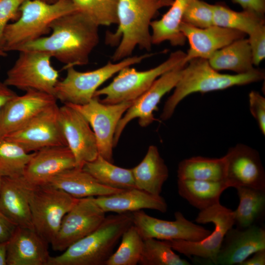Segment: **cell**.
<instances>
[{
    "instance_id": "6da1fadb",
    "label": "cell",
    "mask_w": 265,
    "mask_h": 265,
    "mask_svg": "<svg viewBox=\"0 0 265 265\" xmlns=\"http://www.w3.org/2000/svg\"><path fill=\"white\" fill-rule=\"evenodd\" d=\"M99 26L76 11L53 22L49 35L23 45L16 51H37L49 54L65 66H81L89 62L90 54L99 41Z\"/></svg>"
},
{
    "instance_id": "7a4b0ae2",
    "label": "cell",
    "mask_w": 265,
    "mask_h": 265,
    "mask_svg": "<svg viewBox=\"0 0 265 265\" xmlns=\"http://www.w3.org/2000/svg\"><path fill=\"white\" fill-rule=\"evenodd\" d=\"M173 0H119L118 27L106 34V42L117 46L111 59L117 62L131 56L136 47L150 51L153 45L151 23L159 11L170 6Z\"/></svg>"
},
{
    "instance_id": "3957f363",
    "label": "cell",
    "mask_w": 265,
    "mask_h": 265,
    "mask_svg": "<svg viewBox=\"0 0 265 265\" xmlns=\"http://www.w3.org/2000/svg\"><path fill=\"white\" fill-rule=\"evenodd\" d=\"M264 78L265 73L260 69L255 68L245 74H224L213 69L207 59H192L185 67L173 94L164 104L160 118L163 121L169 119L178 104L191 94L224 90L259 81Z\"/></svg>"
},
{
    "instance_id": "277c9868",
    "label": "cell",
    "mask_w": 265,
    "mask_h": 265,
    "mask_svg": "<svg viewBox=\"0 0 265 265\" xmlns=\"http://www.w3.org/2000/svg\"><path fill=\"white\" fill-rule=\"evenodd\" d=\"M132 224L131 212L106 216L92 233L59 255L51 256L48 265H105L122 234Z\"/></svg>"
},
{
    "instance_id": "5b68a950",
    "label": "cell",
    "mask_w": 265,
    "mask_h": 265,
    "mask_svg": "<svg viewBox=\"0 0 265 265\" xmlns=\"http://www.w3.org/2000/svg\"><path fill=\"white\" fill-rule=\"evenodd\" d=\"M76 11L71 0L49 3L42 0H26L20 8L17 20L6 26L1 49L17 51L21 46L37 40L51 32V26L59 17Z\"/></svg>"
},
{
    "instance_id": "8992f818",
    "label": "cell",
    "mask_w": 265,
    "mask_h": 265,
    "mask_svg": "<svg viewBox=\"0 0 265 265\" xmlns=\"http://www.w3.org/2000/svg\"><path fill=\"white\" fill-rule=\"evenodd\" d=\"M186 53L178 50L156 67L139 71L131 66L125 67L107 86L98 89L94 97L105 96L101 102L114 104L133 101L147 90L154 81L165 72L183 64L187 63Z\"/></svg>"
},
{
    "instance_id": "52a82bcc",
    "label": "cell",
    "mask_w": 265,
    "mask_h": 265,
    "mask_svg": "<svg viewBox=\"0 0 265 265\" xmlns=\"http://www.w3.org/2000/svg\"><path fill=\"white\" fill-rule=\"evenodd\" d=\"M152 54L130 56L117 62L108 61L103 66L87 72L74 67L66 69L65 78L57 83L54 96L64 104L83 105L88 103L104 82L123 68L139 63Z\"/></svg>"
},
{
    "instance_id": "ba28073f",
    "label": "cell",
    "mask_w": 265,
    "mask_h": 265,
    "mask_svg": "<svg viewBox=\"0 0 265 265\" xmlns=\"http://www.w3.org/2000/svg\"><path fill=\"white\" fill-rule=\"evenodd\" d=\"M78 199L48 184L32 186L29 202L34 230L51 244L64 216Z\"/></svg>"
},
{
    "instance_id": "9c48e42d",
    "label": "cell",
    "mask_w": 265,
    "mask_h": 265,
    "mask_svg": "<svg viewBox=\"0 0 265 265\" xmlns=\"http://www.w3.org/2000/svg\"><path fill=\"white\" fill-rule=\"evenodd\" d=\"M8 70L4 83L25 91L34 90L54 96L59 73L52 65V56L37 51H21Z\"/></svg>"
},
{
    "instance_id": "30bf717a",
    "label": "cell",
    "mask_w": 265,
    "mask_h": 265,
    "mask_svg": "<svg viewBox=\"0 0 265 265\" xmlns=\"http://www.w3.org/2000/svg\"><path fill=\"white\" fill-rule=\"evenodd\" d=\"M195 221L200 224L212 223L214 225V230L207 237L198 241L181 239L164 241L174 250L188 258L197 257L215 265L224 236L235 224L234 212L219 203L200 211Z\"/></svg>"
},
{
    "instance_id": "8fae6325",
    "label": "cell",
    "mask_w": 265,
    "mask_h": 265,
    "mask_svg": "<svg viewBox=\"0 0 265 265\" xmlns=\"http://www.w3.org/2000/svg\"><path fill=\"white\" fill-rule=\"evenodd\" d=\"M133 101L106 104L101 103L99 97H94L85 104H66L77 110L87 120L95 134L99 155L113 162L116 128Z\"/></svg>"
},
{
    "instance_id": "7c38bea8",
    "label": "cell",
    "mask_w": 265,
    "mask_h": 265,
    "mask_svg": "<svg viewBox=\"0 0 265 265\" xmlns=\"http://www.w3.org/2000/svg\"><path fill=\"white\" fill-rule=\"evenodd\" d=\"M56 102L49 106L27 123L4 137L28 153L54 146H67L59 122Z\"/></svg>"
},
{
    "instance_id": "4fadbf2b",
    "label": "cell",
    "mask_w": 265,
    "mask_h": 265,
    "mask_svg": "<svg viewBox=\"0 0 265 265\" xmlns=\"http://www.w3.org/2000/svg\"><path fill=\"white\" fill-rule=\"evenodd\" d=\"M94 197L78 199L65 214L51 243L53 250L62 252L92 233L103 222L106 212L95 201Z\"/></svg>"
},
{
    "instance_id": "5bb4252c",
    "label": "cell",
    "mask_w": 265,
    "mask_h": 265,
    "mask_svg": "<svg viewBox=\"0 0 265 265\" xmlns=\"http://www.w3.org/2000/svg\"><path fill=\"white\" fill-rule=\"evenodd\" d=\"M186 64L180 65L163 74L147 90L133 101L117 125L113 138L114 148L117 146L125 128L132 120L138 118L139 125L142 127H146L156 120L154 111L158 108L164 95L175 88Z\"/></svg>"
},
{
    "instance_id": "9a60e30c",
    "label": "cell",
    "mask_w": 265,
    "mask_h": 265,
    "mask_svg": "<svg viewBox=\"0 0 265 265\" xmlns=\"http://www.w3.org/2000/svg\"><path fill=\"white\" fill-rule=\"evenodd\" d=\"M131 213L132 224L143 239L153 238L161 240L181 239L198 241L207 237L212 232L188 220L180 212H175L173 221L152 217L142 210Z\"/></svg>"
},
{
    "instance_id": "2e32d148",
    "label": "cell",
    "mask_w": 265,
    "mask_h": 265,
    "mask_svg": "<svg viewBox=\"0 0 265 265\" xmlns=\"http://www.w3.org/2000/svg\"><path fill=\"white\" fill-rule=\"evenodd\" d=\"M58 118L67 145L74 155L76 168H82L99 155L95 134L84 117L68 105L59 107Z\"/></svg>"
},
{
    "instance_id": "e0dca14e",
    "label": "cell",
    "mask_w": 265,
    "mask_h": 265,
    "mask_svg": "<svg viewBox=\"0 0 265 265\" xmlns=\"http://www.w3.org/2000/svg\"><path fill=\"white\" fill-rule=\"evenodd\" d=\"M224 157L225 182L228 187L244 186L265 190V172L256 150L239 143L230 148Z\"/></svg>"
},
{
    "instance_id": "ac0fdd59",
    "label": "cell",
    "mask_w": 265,
    "mask_h": 265,
    "mask_svg": "<svg viewBox=\"0 0 265 265\" xmlns=\"http://www.w3.org/2000/svg\"><path fill=\"white\" fill-rule=\"evenodd\" d=\"M56 101L54 96L34 90L16 95L0 110V137L17 130Z\"/></svg>"
},
{
    "instance_id": "d6986e66",
    "label": "cell",
    "mask_w": 265,
    "mask_h": 265,
    "mask_svg": "<svg viewBox=\"0 0 265 265\" xmlns=\"http://www.w3.org/2000/svg\"><path fill=\"white\" fill-rule=\"evenodd\" d=\"M76 167L75 159L67 146H54L32 152L23 176L32 186L45 185L59 174Z\"/></svg>"
},
{
    "instance_id": "ffe728a7",
    "label": "cell",
    "mask_w": 265,
    "mask_h": 265,
    "mask_svg": "<svg viewBox=\"0 0 265 265\" xmlns=\"http://www.w3.org/2000/svg\"><path fill=\"white\" fill-rule=\"evenodd\" d=\"M265 249V230L255 224L230 229L226 233L215 265H240L255 252Z\"/></svg>"
},
{
    "instance_id": "44dd1931",
    "label": "cell",
    "mask_w": 265,
    "mask_h": 265,
    "mask_svg": "<svg viewBox=\"0 0 265 265\" xmlns=\"http://www.w3.org/2000/svg\"><path fill=\"white\" fill-rule=\"evenodd\" d=\"M180 29L189 44L187 62L196 58L208 60L217 51L246 36L239 31L215 25L199 28L182 22Z\"/></svg>"
},
{
    "instance_id": "7402d4cb",
    "label": "cell",
    "mask_w": 265,
    "mask_h": 265,
    "mask_svg": "<svg viewBox=\"0 0 265 265\" xmlns=\"http://www.w3.org/2000/svg\"><path fill=\"white\" fill-rule=\"evenodd\" d=\"M48 244L34 229L17 226L6 243V264L48 265Z\"/></svg>"
},
{
    "instance_id": "603a6c76",
    "label": "cell",
    "mask_w": 265,
    "mask_h": 265,
    "mask_svg": "<svg viewBox=\"0 0 265 265\" xmlns=\"http://www.w3.org/2000/svg\"><path fill=\"white\" fill-rule=\"evenodd\" d=\"M31 186L23 176L2 177L0 210L17 226L34 229L29 202Z\"/></svg>"
},
{
    "instance_id": "cb8c5ba5",
    "label": "cell",
    "mask_w": 265,
    "mask_h": 265,
    "mask_svg": "<svg viewBox=\"0 0 265 265\" xmlns=\"http://www.w3.org/2000/svg\"><path fill=\"white\" fill-rule=\"evenodd\" d=\"M94 200L105 212L123 213L151 209L164 213L167 210V203L160 195H154L137 188L96 197Z\"/></svg>"
},
{
    "instance_id": "d4e9b609",
    "label": "cell",
    "mask_w": 265,
    "mask_h": 265,
    "mask_svg": "<svg viewBox=\"0 0 265 265\" xmlns=\"http://www.w3.org/2000/svg\"><path fill=\"white\" fill-rule=\"evenodd\" d=\"M48 184L77 199L107 195L124 190L105 186L82 168L76 167L59 174Z\"/></svg>"
},
{
    "instance_id": "484cf974",
    "label": "cell",
    "mask_w": 265,
    "mask_h": 265,
    "mask_svg": "<svg viewBox=\"0 0 265 265\" xmlns=\"http://www.w3.org/2000/svg\"><path fill=\"white\" fill-rule=\"evenodd\" d=\"M132 170L136 188L160 195L169 171L156 146L150 145L141 161Z\"/></svg>"
},
{
    "instance_id": "4316f807",
    "label": "cell",
    "mask_w": 265,
    "mask_h": 265,
    "mask_svg": "<svg viewBox=\"0 0 265 265\" xmlns=\"http://www.w3.org/2000/svg\"><path fill=\"white\" fill-rule=\"evenodd\" d=\"M217 71L229 70L237 74L253 71L252 55L248 39H237L215 52L208 60Z\"/></svg>"
},
{
    "instance_id": "83f0119b",
    "label": "cell",
    "mask_w": 265,
    "mask_h": 265,
    "mask_svg": "<svg viewBox=\"0 0 265 265\" xmlns=\"http://www.w3.org/2000/svg\"><path fill=\"white\" fill-rule=\"evenodd\" d=\"M192 0H173L169 10L158 20L152 21V42L159 44L169 41L173 46H183L186 39L180 27L184 12Z\"/></svg>"
},
{
    "instance_id": "f1b7e54d",
    "label": "cell",
    "mask_w": 265,
    "mask_h": 265,
    "mask_svg": "<svg viewBox=\"0 0 265 265\" xmlns=\"http://www.w3.org/2000/svg\"><path fill=\"white\" fill-rule=\"evenodd\" d=\"M179 194L200 211L220 203L223 192L229 188L225 181L178 180Z\"/></svg>"
},
{
    "instance_id": "f546056e",
    "label": "cell",
    "mask_w": 265,
    "mask_h": 265,
    "mask_svg": "<svg viewBox=\"0 0 265 265\" xmlns=\"http://www.w3.org/2000/svg\"><path fill=\"white\" fill-rule=\"evenodd\" d=\"M177 177L178 180L225 181V158L196 156L185 159L179 163Z\"/></svg>"
},
{
    "instance_id": "4dcf8cb0",
    "label": "cell",
    "mask_w": 265,
    "mask_h": 265,
    "mask_svg": "<svg viewBox=\"0 0 265 265\" xmlns=\"http://www.w3.org/2000/svg\"><path fill=\"white\" fill-rule=\"evenodd\" d=\"M82 169L107 186L120 189L136 188L132 168L115 165L100 155L93 161L85 163Z\"/></svg>"
},
{
    "instance_id": "1f68e13d",
    "label": "cell",
    "mask_w": 265,
    "mask_h": 265,
    "mask_svg": "<svg viewBox=\"0 0 265 265\" xmlns=\"http://www.w3.org/2000/svg\"><path fill=\"white\" fill-rule=\"evenodd\" d=\"M239 198L238 208L234 212L235 224L243 229L254 224L265 208V190L248 187L236 188Z\"/></svg>"
},
{
    "instance_id": "d6a6232c",
    "label": "cell",
    "mask_w": 265,
    "mask_h": 265,
    "mask_svg": "<svg viewBox=\"0 0 265 265\" xmlns=\"http://www.w3.org/2000/svg\"><path fill=\"white\" fill-rule=\"evenodd\" d=\"M265 24L264 17L243 10L238 12L221 4H213V25L239 31L249 35Z\"/></svg>"
},
{
    "instance_id": "836d02e7",
    "label": "cell",
    "mask_w": 265,
    "mask_h": 265,
    "mask_svg": "<svg viewBox=\"0 0 265 265\" xmlns=\"http://www.w3.org/2000/svg\"><path fill=\"white\" fill-rule=\"evenodd\" d=\"M121 243L105 265H136L139 264L143 246V239L132 224L123 233Z\"/></svg>"
},
{
    "instance_id": "e575fe53",
    "label": "cell",
    "mask_w": 265,
    "mask_h": 265,
    "mask_svg": "<svg viewBox=\"0 0 265 265\" xmlns=\"http://www.w3.org/2000/svg\"><path fill=\"white\" fill-rule=\"evenodd\" d=\"M32 153H28L16 143L0 137V175L18 177L23 175Z\"/></svg>"
},
{
    "instance_id": "d590c367",
    "label": "cell",
    "mask_w": 265,
    "mask_h": 265,
    "mask_svg": "<svg viewBox=\"0 0 265 265\" xmlns=\"http://www.w3.org/2000/svg\"><path fill=\"white\" fill-rule=\"evenodd\" d=\"M76 11L82 13L98 26L117 24L119 0H71Z\"/></svg>"
},
{
    "instance_id": "8d00e7d4",
    "label": "cell",
    "mask_w": 265,
    "mask_h": 265,
    "mask_svg": "<svg viewBox=\"0 0 265 265\" xmlns=\"http://www.w3.org/2000/svg\"><path fill=\"white\" fill-rule=\"evenodd\" d=\"M141 265H190L187 260L176 254L164 240L153 238L143 239Z\"/></svg>"
},
{
    "instance_id": "74e56055",
    "label": "cell",
    "mask_w": 265,
    "mask_h": 265,
    "mask_svg": "<svg viewBox=\"0 0 265 265\" xmlns=\"http://www.w3.org/2000/svg\"><path fill=\"white\" fill-rule=\"evenodd\" d=\"M199 28L213 25V4L202 0H192L186 7L182 22Z\"/></svg>"
},
{
    "instance_id": "f35d334b",
    "label": "cell",
    "mask_w": 265,
    "mask_h": 265,
    "mask_svg": "<svg viewBox=\"0 0 265 265\" xmlns=\"http://www.w3.org/2000/svg\"><path fill=\"white\" fill-rule=\"evenodd\" d=\"M26 0H0V49L3 32L10 21H15L20 15V8Z\"/></svg>"
},
{
    "instance_id": "ab89813d",
    "label": "cell",
    "mask_w": 265,
    "mask_h": 265,
    "mask_svg": "<svg viewBox=\"0 0 265 265\" xmlns=\"http://www.w3.org/2000/svg\"><path fill=\"white\" fill-rule=\"evenodd\" d=\"M253 65L258 66L265 57V26H258L249 35Z\"/></svg>"
},
{
    "instance_id": "60d3db41",
    "label": "cell",
    "mask_w": 265,
    "mask_h": 265,
    "mask_svg": "<svg viewBox=\"0 0 265 265\" xmlns=\"http://www.w3.org/2000/svg\"><path fill=\"white\" fill-rule=\"evenodd\" d=\"M249 109L262 134L265 135V98L256 91L249 94Z\"/></svg>"
},
{
    "instance_id": "b9f144b4",
    "label": "cell",
    "mask_w": 265,
    "mask_h": 265,
    "mask_svg": "<svg viewBox=\"0 0 265 265\" xmlns=\"http://www.w3.org/2000/svg\"><path fill=\"white\" fill-rule=\"evenodd\" d=\"M17 226L0 210V242H7Z\"/></svg>"
},
{
    "instance_id": "7bdbcfd3",
    "label": "cell",
    "mask_w": 265,
    "mask_h": 265,
    "mask_svg": "<svg viewBox=\"0 0 265 265\" xmlns=\"http://www.w3.org/2000/svg\"><path fill=\"white\" fill-rule=\"evenodd\" d=\"M241 6L243 10L253 12L264 17L265 0H231Z\"/></svg>"
},
{
    "instance_id": "ee69618b",
    "label": "cell",
    "mask_w": 265,
    "mask_h": 265,
    "mask_svg": "<svg viewBox=\"0 0 265 265\" xmlns=\"http://www.w3.org/2000/svg\"><path fill=\"white\" fill-rule=\"evenodd\" d=\"M17 94L4 82L0 81V110L3 106Z\"/></svg>"
},
{
    "instance_id": "f6af8a7d",
    "label": "cell",
    "mask_w": 265,
    "mask_h": 265,
    "mask_svg": "<svg viewBox=\"0 0 265 265\" xmlns=\"http://www.w3.org/2000/svg\"><path fill=\"white\" fill-rule=\"evenodd\" d=\"M253 254L251 258L246 259L240 265H265V249L259 250Z\"/></svg>"
},
{
    "instance_id": "bcb514c9",
    "label": "cell",
    "mask_w": 265,
    "mask_h": 265,
    "mask_svg": "<svg viewBox=\"0 0 265 265\" xmlns=\"http://www.w3.org/2000/svg\"><path fill=\"white\" fill-rule=\"evenodd\" d=\"M6 243L0 242V265H7Z\"/></svg>"
},
{
    "instance_id": "7dc6e473",
    "label": "cell",
    "mask_w": 265,
    "mask_h": 265,
    "mask_svg": "<svg viewBox=\"0 0 265 265\" xmlns=\"http://www.w3.org/2000/svg\"><path fill=\"white\" fill-rule=\"evenodd\" d=\"M5 56H6V52L0 49V57H4Z\"/></svg>"
},
{
    "instance_id": "c3c4849f",
    "label": "cell",
    "mask_w": 265,
    "mask_h": 265,
    "mask_svg": "<svg viewBox=\"0 0 265 265\" xmlns=\"http://www.w3.org/2000/svg\"><path fill=\"white\" fill-rule=\"evenodd\" d=\"M42 0L47 2L52 3L56 1L57 0Z\"/></svg>"
},
{
    "instance_id": "681fc988",
    "label": "cell",
    "mask_w": 265,
    "mask_h": 265,
    "mask_svg": "<svg viewBox=\"0 0 265 265\" xmlns=\"http://www.w3.org/2000/svg\"><path fill=\"white\" fill-rule=\"evenodd\" d=\"M2 177L0 175V190L1 185Z\"/></svg>"
}]
</instances>
